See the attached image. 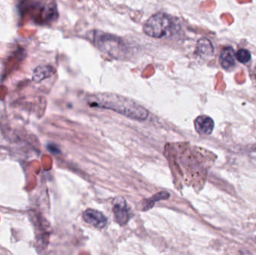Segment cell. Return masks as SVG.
<instances>
[{"label":"cell","instance_id":"7","mask_svg":"<svg viewBox=\"0 0 256 255\" xmlns=\"http://www.w3.org/2000/svg\"><path fill=\"white\" fill-rule=\"evenodd\" d=\"M220 64L224 69L230 70L236 65V54L232 47H226L222 49L220 53Z\"/></svg>","mask_w":256,"mask_h":255},{"label":"cell","instance_id":"4","mask_svg":"<svg viewBox=\"0 0 256 255\" xmlns=\"http://www.w3.org/2000/svg\"><path fill=\"white\" fill-rule=\"evenodd\" d=\"M114 213L116 221L118 224L124 226L129 220V209L126 201L123 198L117 197L114 199Z\"/></svg>","mask_w":256,"mask_h":255},{"label":"cell","instance_id":"5","mask_svg":"<svg viewBox=\"0 0 256 255\" xmlns=\"http://www.w3.org/2000/svg\"><path fill=\"white\" fill-rule=\"evenodd\" d=\"M84 221L97 229H102L106 226L108 219L100 211L88 209L84 213Z\"/></svg>","mask_w":256,"mask_h":255},{"label":"cell","instance_id":"1","mask_svg":"<svg viewBox=\"0 0 256 255\" xmlns=\"http://www.w3.org/2000/svg\"><path fill=\"white\" fill-rule=\"evenodd\" d=\"M91 106L104 108L136 120H144L148 116L147 109L122 96L114 94H97L90 99Z\"/></svg>","mask_w":256,"mask_h":255},{"label":"cell","instance_id":"3","mask_svg":"<svg viewBox=\"0 0 256 255\" xmlns=\"http://www.w3.org/2000/svg\"><path fill=\"white\" fill-rule=\"evenodd\" d=\"M98 46L102 52L114 58L120 59L128 52V46L120 37L111 34H104L98 38Z\"/></svg>","mask_w":256,"mask_h":255},{"label":"cell","instance_id":"12","mask_svg":"<svg viewBox=\"0 0 256 255\" xmlns=\"http://www.w3.org/2000/svg\"><path fill=\"white\" fill-rule=\"evenodd\" d=\"M250 158L251 162L256 166V148L252 149L250 153Z\"/></svg>","mask_w":256,"mask_h":255},{"label":"cell","instance_id":"9","mask_svg":"<svg viewBox=\"0 0 256 255\" xmlns=\"http://www.w3.org/2000/svg\"><path fill=\"white\" fill-rule=\"evenodd\" d=\"M197 51L202 58H210L214 52L212 42L207 38H201L197 43Z\"/></svg>","mask_w":256,"mask_h":255},{"label":"cell","instance_id":"11","mask_svg":"<svg viewBox=\"0 0 256 255\" xmlns=\"http://www.w3.org/2000/svg\"><path fill=\"white\" fill-rule=\"evenodd\" d=\"M236 58H237L238 61H240V63L245 64V63L249 62V61H250L251 54L248 49H240L236 52Z\"/></svg>","mask_w":256,"mask_h":255},{"label":"cell","instance_id":"2","mask_svg":"<svg viewBox=\"0 0 256 255\" xmlns=\"http://www.w3.org/2000/svg\"><path fill=\"white\" fill-rule=\"evenodd\" d=\"M172 25L170 16L165 13H158L146 21L143 30L150 37L161 38L170 34Z\"/></svg>","mask_w":256,"mask_h":255},{"label":"cell","instance_id":"10","mask_svg":"<svg viewBox=\"0 0 256 255\" xmlns=\"http://www.w3.org/2000/svg\"><path fill=\"white\" fill-rule=\"evenodd\" d=\"M170 197V195L166 192H161L154 196L150 199H147L146 202H143V211H148L154 205L155 202L160 200H166Z\"/></svg>","mask_w":256,"mask_h":255},{"label":"cell","instance_id":"8","mask_svg":"<svg viewBox=\"0 0 256 255\" xmlns=\"http://www.w3.org/2000/svg\"><path fill=\"white\" fill-rule=\"evenodd\" d=\"M55 69L51 65H40L34 69L32 79L34 82H39L46 78L50 77L55 73Z\"/></svg>","mask_w":256,"mask_h":255},{"label":"cell","instance_id":"6","mask_svg":"<svg viewBox=\"0 0 256 255\" xmlns=\"http://www.w3.org/2000/svg\"><path fill=\"white\" fill-rule=\"evenodd\" d=\"M196 130L201 136H209L214 128V121L208 115H200L194 121Z\"/></svg>","mask_w":256,"mask_h":255}]
</instances>
